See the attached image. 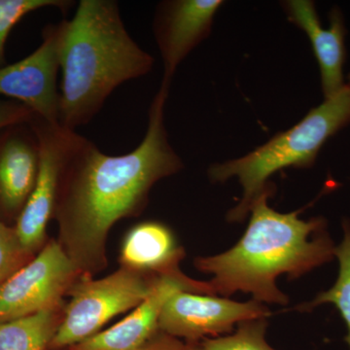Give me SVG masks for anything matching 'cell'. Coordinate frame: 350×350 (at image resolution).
<instances>
[{"mask_svg":"<svg viewBox=\"0 0 350 350\" xmlns=\"http://www.w3.org/2000/svg\"><path fill=\"white\" fill-rule=\"evenodd\" d=\"M82 275L57 239H51L0 286V322L61 305Z\"/></svg>","mask_w":350,"mask_h":350,"instance_id":"7","label":"cell"},{"mask_svg":"<svg viewBox=\"0 0 350 350\" xmlns=\"http://www.w3.org/2000/svg\"><path fill=\"white\" fill-rule=\"evenodd\" d=\"M221 0H167L157 6L154 38L163 64L162 83L170 86L182 62L211 33Z\"/></svg>","mask_w":350,"mask_h":350,"instance_id":"10","label":"cell"},{"mask_svg":"<svg viewBox=\"0 0 350 350\" xmlns=\"http://www.w3.org/2000/svg\"><path fill=\"white\" fill-rule=\"evenodd\" d=\"M349 125L350 84L347 83L337 94L310 110L296 125L278 133L255 150L211 165L207 174L214 183L236 177L243 189L241 200L228 213V221L245 220L260 196L275 192L269 177L287 167H312L327 140Z\"/></svg>","mask_w":350,"mask_h":350,"instance_id":"4","label":"cell"},{"mask_svg":"<svg viewBox=\"0 0 350 350\" xmlns=\"http://www.w3.org/2000/svg\"><path fill=\"white\" fill-rule=\"evenodd\" d=\"M288 20L301 29L308 39L320 70L324 100L337 94L345 86L344 66L345 29L344 15L335 6L330 12V27H322L314 2L310 0H288L282 2Z\"/></svg>","mask_w":350,"mask_h":350,"instance_id":"12","label":"cell"},{"mask_svg":"<svg viewBox=\"0 0 350 350\" xmlns=\"http://www.w3.org/2000/svg\"><path fill=\"white\" fill-rule=\"evenodd\" d=\"M61 34V22L47 25L38 49L18 63L0 68V94L17 100L51 123H59Z\"/></svg>","mask_w":350,"mask_h":350,"instance_id":"9","label":"cell"},{"mask_svg":"<svg viewBox=\"0 0 350 350\" xmlns=\"http://www.w3.org/2000/svg\"><path fill=\"white\" fill-rule=\"evenodd\" d=\"M68 0H0V68L5 62V43L11 29L27 14L46 8L66 10L72 6Z\"/></svg>","mask_w":350,"mask_h":350,"instance_id":"18","label":"cell"},{"mask_svg":"<svg viewBox=\"0 0 350 350\" xmlns=\"http://www.w3.org/2000/svg\"><path fill=\"white\" fill-rule=\"evenodd\" d=\"M178 291L214 294L209 282L192 280L183 273L161 276L150 294L131 310L130 314L91 338L83 340L70 350H137L155 335L163 306Z\"/></svg>","mask_w":350,"mask_h":350,"instance_id":"11","label":"cell"},{"mask_svg":"<svg viewBox=\"0 0 350 350\" xmlns=\"http://www.w3.org/2000/svg\"><path fill=\"white\" fill-rule=\"evenodd\" d=\"M349 84H350V75H349Z\"/></svg>","mask_w":350,"mask_h":350,"instance_id":"22","label":"cell"},{"mask_svg":"<svg viewBox=\"0 0 350 350\" xmlns=\"http://www.w3.org/2000/svg\"><path fill=\"white\" fill-rule=\"evenodd\" d=\"M271 310L255 300L241 303L216 295L178 291L163 306L159 329L190 342L229 335L241 322L268 319Z\"/></svg>","mask_w":350,"mask_h":350,"instance_id":"8","label":"cell"},{"mask_svg":"<svg viewBox=\"0 0 350 350\" xmlns=\"http://www.w3.org/2000/svg\"><path fill=\"white\" fill-rule=\"evenodd\" d=\"M82 275L69 289L70 300L49 350L69 349L101 331L117 315L133 310L161 276L121 267L101 278Z\"/></svg>","mask_w":350,"mask_h":350,"instance_id":"5","label":"cell"},{"mask_svg":"<svg viewBox=\"0 0 350 350\" xmlns=\"http://www.w3.org/2000/svg\"><path fill=\"white\" fill-rule=\"evenodd\" d=\"M170 89L161 84L149 108L146 133L137 148L124 155H107L80 135L64 165L54 215L57 239L82 275L94 276L107 268L113 226L139 215L157 182L183 170L165 129Z\"/></svg>","mask_w":350,"mask_h":350,"instance_id":"1","label":"cell"},{"mask_svg":"<svg viewBox=\"0 0 350 350\" xmlns=\"http://www.w3.org/2000/svg\"><path fill=\"white\" fill-rule=\"evenodd\" d=\"M61 25L59 123L75 131L94 119L120 85L148 75L154 59L126 31L115 0H81L72 19Z\"/></svg>","mask_w":350,"mask_h":350,"instance_id":"3","label":"cell"},{"mask_svg":"<svg viewBox=\"0 0 350 350\" xmlns=\"http://www.w3.org/2000/svg\"><path fill=\"white\" fill-rule=\"evenodd\" d=\"M268 320H246L237 326L234 333L222 337L204 338L202 350H276L266 340Z\"/></svg>","mask_w":350,"mask_h":350,"instance_id":"17","label":"cell"},{"mask_svg":"<svg viewBox=\"0 0 350 350\" xmlns=\"http://www.w3.org/2000/svg\"><path fill=\"white\" fill-rule=\"evenodd\" d=\"M185 250L169 226L158 221H144L133 226L124 236L119 262L123 268L157 276L182 273Z\"/></svg>","mask_w":350,"mask_h":350,"instance_id":"13","label":"cell"},{"mask_svg":"<svg viewBox=\"0 0 350 350\" xmlns=\"http://www.w3.org/2000/svg\"><path fill=\"white\" fill-rule=\"evenodd\" d=\"M32 257L23 247L15 229L0 220V286Z\"/></svg>","mask_w":350,"mask_h":350,"instance_id":"19","label":"cell"},{"mask_svg":"<svg viewBox=\"0 0 350 350\" xmlns=\"http://www.w3.org/2000/svg\"><path fill=\"white\" fill-rule=\"evenodd\" d=\"M38 169L36 135L33 139L11 133L0 142V207L4 211L20 215L36 185Z\"/></svg>","mask_w":350,"mask_h":350,"instance_id":"14","label":"cell"},{"mask_svg":"<svg viewBox=\"0 0 350 350\" xmlns=\"http://www.w3.org/2000/svg\"><path fill=\"white\" fill-rule=\"evenodd\" d=\"M61 350H70V349H61Z\"/></svg>","mask_w":350,"mask_h":350,"instance_id":"23","label":"cell"},{"mask_svg":"<svg viewBox=\"0 0 350 350\" xmlns=\"http://www.w3.org/2000/svg\"><path fill=\"white\" fill-rule=\"evenodd\" d=\"M271 196L264 193L253 204L250 223L236 245L220 254L196 258L198 271L213 275L209 283L216 296L243 292L262 304L286 306L289 298L278 287V278L296 280L335 257L325 218L301 220L303 209L278 213L269 206Z\"/></svg>","mask_w":350,"mask_h":350,"instance_id":"2","label":"cell"},{"mask_svg":"<svg viewBox=\"0 0 350 350\" xmlns=\"http://www.w3.org/2000/svg\"><path fill=\"white\" fill-rule=\"evenodd\" d=\"M66 301L22 319L0 322V350H49Z\"/></svg>","mask_w":350,"mask_h":350,"instance_id":"15","label":"cell"},{"mask_svg":"<svg viewBox=\"0 0 350 350\" xmlns=\"http://www.w3.org/2000/svg\"><path fill=\"white\" fill-rule=\"evenodd\" d=\"M31 124L39 145L38 178L14 229L23 247L34 256L47 243V227L54 219L62 172L80 135L36 115Z\"/></svg>","mask_w":350,"mask_h":350,"instance_id":"6","label":"cell"},{"mask_svg":"<svg viewBox=\"0 0 350 350\" xmlns=\"http://www.w3.org/2000/svg\"><path fill=\"white\" fill-rule=\"evenodd\" d=\"M344 239L342 243L336 246L335 257L340 264V271L335 284L321 292L312 301L301 304L295 310L299 312H310L313 308L324 304H332L337 308L342 319L347 324V336L345 338L350 349V221L344 219L342 221Z\"/></svg>","mask_w":350,"mask_h":350,"instance_id":"16","label":"cell"},{"mask_svg":"<svg viewBox=\"0 0 350 350\" xmlns=\"http://www.w3.org/2000/svg\"><path fill=\"white\" fill-rule=\"evenodd\" d=\"M36 114L19 101L0 100V130L8 126L31 123Z\"/></svg>","mask_w":350,"mask_h":350,"instance_id":"20","label":"cell"},{"mask_svg":"<svg viewBox=\"0 0 350 350\" xmlns=\"http://www.w3.org/2000/svg\"><path fill=\"white\" fill-rule=\"evenodd\" d=\"M137 350H202L200 342H190L159 330Z\"/></svg>","mask_w":350,"mask_h":350,"instance_id":"21","label":"cell"}]
</instances>
